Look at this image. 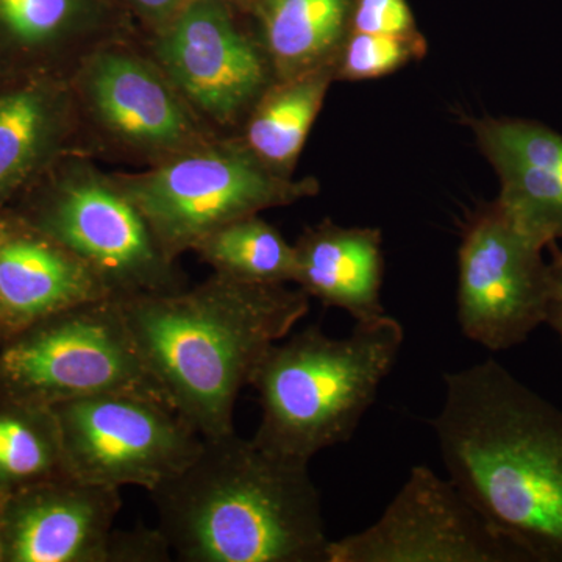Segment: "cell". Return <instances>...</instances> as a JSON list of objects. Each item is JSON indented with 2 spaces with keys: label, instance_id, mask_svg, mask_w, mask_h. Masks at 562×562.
<instances>
[{
  "label": "cell",
  "instance_id": "1",
  "mask_svg": "<svg viewBox=\"0 0 562 562\" xmlns=\"http://www.w3.org/2000/svg\"><path fill=\"white\" fill-rule=\"evenodd\" d=\"M443 383L432 428L449 479L528 562H562V409L494 360Z\"/></svg>",
  "mask_w": 562,
  "mask_h": 562
},
{
  "label": "cell",
  "instance_id": "2",
  "mask_svg": "<svg viewBox=\"0 0 562 562\" xmlns=\"http://www.w3.org/2000/svg\"><path fill=\"white\" fill-rule=\"evenodd\" d=\"M140 361L166 402L202 438L235 431L243 387L273 344L310 312V297L286 284L214 273L192 290L120 301Z\"/></svg>",
  "mask_w": 562,
  "mask_h": 562
},
{
  "label": "cell",
  "instance_id": "3",
  "mask_svg": "<svg viewBox=\"0 0 562 562\" xmlns=\"http://www.w3.org/2000/svg\"><path fill=\"white\" fill-rule=\"evenodd\" d=\"M308 465L236 431L203 438L194 460L150 491L157 528L183 562H328Z\"/></svg>",
  "mask_w": 562,
  "mask_h": 562
},
{
  "label": "cell",
  "instance_id": "4",
  "mask_svg": "<svg viewBox=\"0 0 562 562\" xmlns=\"http://www.w3.org/2000/svg\"><path fill=\"white\" fill-rule=\"evenodd\" d=\"M405 331L384 316L357 322L347 338L310 325L266 351L251 375L261 419L254 442L306 462L350 441L398 360Z\"/></svg>",
  "mask_w": 562,
  "mask_h": 562
},
{
  "label": "cell",
  "instance_id": "5",
  "mask_svg": "<svg viewBox=\"0 0 562 562\" xmlns=\"http://www.w3.org/2000/svg\"><path fill=\"white\" fill-rule=\"evenodd\" d=\"M116 391L166 402L140 361L116 299L41 317L0 344V405L52 409Z\"/></svg>",
  "mask_w": 562,
  "mask_h": 562
},
{
  "label": "cell",
  "instance_id": "6",
  "mask_svg": "<svg viewBox=\"0 0 562 562\" xmlns=\"http://www.w3.org/2000/svg\"><path fill=\"white\" fill-rule=\"evenodd\" d=\"M117 184L171 260L233 221L317 192L316 181L286 179L247 144L235 143L184 151L161 168Z\"/></svg>",
  "mask_w": 562,
  "mask_h": 562
},
{
  "label": "cell",
  "instance_id": "7",
  "mask_svg": "<svg viewBox=\"0 0 562 562\" xmlns=\"http://www.w3.org/2000/svg\"><path fill=\"white\" fill-rule=\"evenodd\" d=\"M66 471L101 486L154 491L183 471L203 438L168 402L116 391L54 406Z\"/></svg>",
  "mask_w": 562,
  "mask_h": 562
},
{
  "label": "cell",
  "instance_id": "8",
  "mask_svg": "<svg viewBox=\"0 0 562 562\" xmlns=\"http://www.w3.org/2000/svg\"><path fill=\"white\" fill-rule=\"evenodd\" d=\"M20 216L77 255L116 301L183 290L173 260L117 183L80 173Z\"/></svg>",
  "mask_w": 562,
  "mask_h": 562
},
{
  "label": "cell",
  "instance_id": "9",
  "mask_svg": "<svg viewBox=\"0 0 562 562\" xmlns=\"http://www.w3.org/2000/svg\"><path fill=\"white\" fill-rule=\"evenodd\" d=\"M543 249L497 203L471 222L458 255L457 313L465 338L508 350L547 324L552 277Z\"/></svg>",
  "mask_w": 562,
  "mask_h": 562
},
{
  "label": "cell",
  "instance_id": "10",
  "mask_svg": "<svg viewBox=\"0 0 562 562\" xmlns=\"http://www.w3.org/2000/svg\"><path fill=\"white\" fill-rule=\"evenodd\" d=\"M328 562H528L428 465L409 471L380 519L328 546Z\"/></svg>",
  "mask_w": 562,
  "mask_h": 562
},
{
  "label": "cell",
  "instance_id": "11",
  "mask_svg": "<svg viewBox=\"0 0 562 562\" xmlns=\"http://www.w3.org/2000/svg\"><path fill=\"white\" fill-rule=\"evenodd\" d=\"M177 90L220 122L235 121L261 98L268 68L261 52L216 0H195L157 47Z\"/></svg>",
  "mask_w": 562,
  "mask_h": 562
},
{
  "label": "cell",
  "instance_id": "12",
  "mask_svg": "<svg viewBox=\"0 0 562 562\" xmlns=\"http://www.w3.org/2000/svg\"><path fill=\"white\" fill-rule=\"evenodd\" d=\"M120 492L68 473L10 495L7 562H106Z\"/></svg>",
  "mask_w": 562,
  "mask_h": 562
},
{
  "label": "cell",
  "instance_id": "13",
  "mask_svg": "<svg viewBox=\"0 0 562 562\" xmlns=\"http://www.w3.org/2000/svg\"><path fill=\"white\" fill-rule=\"evenodd\" d=\"M85 92L103 127L149 150L190 149L198 127L173 83L154 65L124 50H105L88 63Z\"/></svg>",
  "mask_w": 562,
  "mask_h": 562
},
{
  "label": "cell",
  "instance_id": "14",
  "mask_svg": "<svg viewBox=\"0 0 562 562\" xmlns=\"http://www.w3.org/2000/svg\"><path fill=\"white\" fill-rule=\"evenodd\" d=\"M476 138L497 171V205L535 241L562 239V133L541 122L484 120Z\"/></svg>",
  "mask_w": 562,
  "mask_h": 562
},
{
  "label": "cell",
  "instance_id": "15",
  "mask_svg": "<svg viewBox=\"0 0 562 562\" xmlns=\"http://www.w3.org/2000/svg\"><path fill=\"white\" fill-rule=\"evenodd\" d=\"M106 297L103 281L77 255L24 217L0 216V322L10 333Z\"/></svg>",
  "mask_w": 562,
  "mask_h": 562
},
{
  "label": "cell",
  "instance_id": "16",
  "mask_svg": "<svg viewBox=\"0 0 562 562\" xmlns=\"http://www.w3.org/2000/svg\"><path fill=\"white\" fill-rule=\"evenodd\" d=\"M383 239L376 228L341 227L330 221L303 233L295 244V283L308 297L344 310L355 322L384 316Z\"/></svg>",
  "mask_w": 562,
  "mask_h": 562
},
{
  "label": "cell",
  "instance_id": "17",
  "mask_svg": "<svg viewBox=\"0 0 562 562\" xmlns=\"http://www.w3.org/2000/svg\"><path fill=\"white\" fill-rule=\"evenodd\" d=\"M66 101L46 81L0 92V198L20 188L46 161L61 136Z\"/></svg>",
  "mask_w": 562,
  "mask_h": 562
},
{
  "label": "cell",
  "instance_id": "18",
  "mask_svg": "<svg viewBox=\"0 0 562 562\" xmlns=\"http://www.w3.org/2000/svg\"><path fill=\"white\" fill-rule=\"evenodd\" d=\"M336 66L299 74L262 95L251 114L246 144L273 171L286 173L297 161L322 109Z\"/></svg>",
  "mask_w": 562,
  "mask_h": 562
},
{
  "label": "cell",
  "instance_id": "19",
  "mask_svg": "<svg viewBox=\"0 0 562 562\" xmlns=\"http://www.w3.org/2000/svg\"><path fill=\"white\" fill-rule=\"evenodd\" d=\"M349 0H266L262 32L283 79L331 65L346 31Z\"/></svg>",
  "mask_w": 562,
  "mask_h": 562
},
{
  "label": "cell",
  "instance_id": "20",
  "mask_svg": "<svg viewBox=\"0 0 562 562\" xmlns=\"http://www.w3.org/2000/svg\"><path fill=\"white\" fill-rule=\"evenodd\" d=\"M192 250L216 273L246 283H295L297 277L295 246L258 214L217 228Z\"/></svg>",
  "mask_w": 562,
  "mask_h": 562
},
{
  "label": "cell",
  "instance_id": "21",
  "mask_svg": "<svg viewBox=\"0 0 562 562\" xmlns=\"http://www.w3.org/2000/svg\"><path fill=\"white\" fill-rule=\"evenodd\" d=\"M68 475L60 428L49 408L0 405V498Z\"/></svg>",
  "mask_w": 562,
  "mask_h": 562
},
{
  "label": "cell",
  "instance_id": "22",
  "mask_svg": "<svg viewBox=\"0 0 562 562\" xmlns=\"http://www.w3.org/2000/svg\"><path fill=\"white\" fill-rule=\"evenodd\" d=\"M77 0H0V36L21 52H38L72 32Z\"/></svg>",
  "mask_w": 562,
  "mask_h": 562
},
{
  "label": "cell",
  "instance_id": "23",
  "mask_svg": "<svg viewBox=\"0 0 562 562\" xmlns=\"http://www.w3.org/2000/svg\"><path fill=\"white\" fill-rule=\"evenodd\" d=\"M424 54V40L416 35L387 36L355 32L341 50L339 76L347 80L379 79Z\"/></svg>",
  "mask_w": 562,
  "mask_h": 562
},
{
  "label": "cell",
  "instance_id": "24",
  "mask_svg": "<svg viewBox=\"0 0 562 562\" xmlns=\"http://www.w3.org/2000/svg\"><path fill=\"white\" fill-rule=\"evenodd\" d=\"M355 32L373 35L413 36L414 21L405 0H358Z\"/></svg>",
  "mask_w": 562,
  "mask_h": 562
},
{
  "label": "cell",
  "instance_id": "25",
  "mask_svg": "<svg viewBox=\"0 0 562 562\" xmlns=\"http://www.w3.org/2000/svg\"><path fill=\"white\" fill-rule=\"evenodd\" d=\"M172 557L171 547L158 528L113 530L106 546V562H166Z\"/></svg>",
  "mask_w": 562,
  "mask_h": 562
},
{
  "label": "cell",
  "instance_id": "26",
  "mask_svg": "<svg viewBox=\"0 0 562 562\" xmlns=\"http://www.w3.org/2000/svg\"><path fill=\"white\" fill-rule=\"evenodd\" d=\"M549 249H552V260L549 261L552 295H550L547 324L552 325L562 342V249L558 247V243L550 244Z\"/></svg>",
  "mask_w": 562,
  "mask_h": 562
},
{
  "label": "cell",
  "instance_id": "27",
  "mask_svg": "<svg viewBox=\"0 0 562 562\" xmlns=\"http://www.w3.org/2000/svg\"><path fill=\"white\" fill-rule=\"evenodd\" d=\"M133 2L155 16H162V14L169 13L179 0H133Z\"/></svg>",
  "mask_w": 562,
  "mask_h": 562
},
{
  "label": "cell",
  "instance_id": "28",
  "mask_svg": "<svg viewBox=\"0 0 562 562\" xmlns=\"http://www.w3.org/2000/svg\"><path fill=\"white\" fill-rule=\"evenodd\" d=\"M3 506H5V498H0V562H7L5 517H3Z\"/></svg>",
  "mask_w": 562,
  "mask_h": 562
},
{
  "label": "cell",
  "instance_id": "29",
  "mask_svg": "<svg viewBox=\"0 0 562 562\" xmlns=\"http://www.w3.org/2000/svg\"><path fill=\"white\" fill-rule=\"evenodd\" d=\"M9 328L5 327V325L2 324V322H0V344L3 342V339L7 338V336H9Z\"/></svg>",
  "mask_w": 562,
  "mask_h": 562
}]
</instances>
